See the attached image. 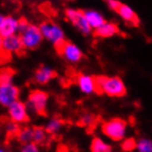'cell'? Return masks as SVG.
<instances>
[{"instance_id":"1","label":"cell","mask_w":152,"mask_h":152,"mask_svg":"<svg viewBox=\"0 0 152 152\" xmlns=\"http://www.w3.org/2000/svg\"><path fill=\"white\" fill-rule=\"evenodd\" d=\"M97 91L110 97H121L126 95V86L122 80L118 76L107 77L100 75L96 77Z\"/></svg>"},{"instance_id":"2","label":"cell","mask_w":152,"mask_h":152,"mask_svg":"<svg viewBox=\"0 0 152 152\" xmlns=\"http://www.w3.org/2000/svg\"><path fill=\"white\" fill-rule=\"evenodd\" d=\"M40 30L43 34V38H45L46 40L52 42L56 50L60 49L64 44V42L66 41L62 28L60 26H57L56 23L42 22L40 26Z\"/></svg>"},{"instance_id":"3","label":"cell","mask_w":152,"mask_h":152,"mask_svg":"<svg viewBox=\"0 0 152 152\" xmlns=\"http://www.w3.org/2000/svg\"><path fill=\"white\" fill-rule=\"evenodd\" d=\"M49 100V94L40 89H34L30 93L28 98L27 107L34 114L40 116L46 115V105Z\"/></svg>"},{"instance_id":"4","label":"cell","mask_w":152,"mask_h":152,"mask_svg":"<svg viewBox=\"0 0 152 152\" xmlns=\"http://www.w3.org/2000/svg\"><path fill=\"white\" fill-rule=\"evenodd\" d=\"M127 124L121 118H114L109 121L103 124V132L114 141H120L126 134Z\"/></svg>"},{"instance_id":"5","label":"cell","mask_w":152,"mask_h":152,"mask_svg":"<svg viewBox=\"0 0 152 152\" xmlns=\"http://www.w3.org/2000/svg\"><path fill=\"white\" fill-rule=\"evenodd\" d=\"M19 35L21 37L24 49L28 50L37 49L41 44L42 39H43V34L40 30V27H37V26L31 24V23L30 26Z\"/></svg>"},{"instance_id":"6","label":"cell","mask_w":152,"mask_h":152,"mask_svg":"<svg viewBox=\"0 0 152 152\" xmlns=\"http://www.w3.org/2000/svg\"><path fill=\"white\" fill-rule=\"evenodd\" d=\"M65 15H66V18H67L83 34L87 35L91 33V26L88 24L84 11L69 8V9H66V10H65Z\"/></svg>"},{"instance_id":"7","label":"cell","mask_w":152,"mask_h":152,"mask_svg":"<svg viewBox=\"0 0 152 152\" xmlns=\"http://www.w3.org/2000/svg\"><path fill=\"white\" fill-rule=\"evenodd\" d=\"M19 88L15 86L12 82L0 83V103L2 106L9 107L18 100Z\"/></svg>"},{"instance_id":"8","label":"cell","mask_w":152,"mask_h":152,"mask_svg":"<svg viewBox=\"0 0 152 152\" xmlns=\"http://www.w3.org/2000/svg\"><path fill=\"white\" fill-rule=\"evenodd\" d=\"M24 46H23L22 40L19 34H15L8 38L1 39V51L2 53L7 55L15 53L18 55H22L24 53Z\"/></svg>"},{"instance_id":"9","label":"cell","mask_w":152,"mask_h":152,"mask_svg":"<svg viewBox=\"0 0 152 152\" xmlns=\"http://www.w3.org/2000/svg\"><path fill=\"white\" fill-rule=\"evenodd\" d=\"M8 116H9V119L15 124L27 122L29 120L27 105L20 100H17L15 103L8 107Z\"/></svg>"},{"instance_id":"10","label":"cell","mask_w":152,"mask_h":152,"mask_svg":"<svg viewBox=\"0 0 152 152\" xmlns=\"http://www.w3.org/2000/svg\"><path fill=\"white\" fill-rule=\"evenodd\" d=\"M56 51L66 61L71 62V63H77L83 58V53L80 48L69 41H65L64 44Z\"/></svg>"},{"instance_id":"11","label":"cell","mask_w":152,"mask_h":152,"mask_svg":"<svg viewBox=\"0 0 152 152\" xmlns=\"http://www.w3.org/2000/svg\"><path fill=\"white\" fill-rule=\"evenodd\" d=\"M19 29V20L11 15H1L0 17V35L1 39L8 38L17 34Z\"/></svg>"},{"instance_id":"12","label":"cell","mask_w":152,"mask_h":152,"mask_svg":"<svg viewBox=\"0 0 152 152\" xmlns=\"http://www.w3.org/2000/svg\"><path fill=\"white\" fill-rule=\"evenodd\" d=\"M77 85L84 94H93V93H98L97 91V82L96 77H93L91 75H85V74H78L76 78Z\"/></svg>"},{"instance_id":"13","label":"cell","mask_w":152,"mask_h":152,"mask_svg":"<svg viewBox=\"0 0 152 152\" xmlns=\"http://www.w3.org/2000/svg\"><path fill=\"white\" fill-rule=\"evenodd\" d=\"M54 77H56V72L49 66H41L40 69H37V72L34 74V80L41 85L49 83Z\"/></svg>"},{"instance_id":"14","label":"cell","mask_w":152,"mask_h":152,"mask_svg":"<svg viewBox=\"0 0 152 152\" xmlns=\"http://www.w3.org/2000/svg\"><path fill=\"white\" fill-rule=\"evenodd\" d=\"M117 12H118V15H120L126 22H128L129 24L133 26V27H138V26H139L140 20L138 18V15H136V12L133 11L132 8H130L129 6L122 4L121 7L119 8V10H118Z\"/></svg>"},{"instance_id":"15","label":"cell","mask_w":152,"mask_h":152,"mask_svg":"<svg viewBox=\"0 0 152 152\" xmlns=\"http://www.w3.org/2000/svg\"><path fill=\"white\" fill-rule=\"evenodd\" d=\"M118 33H119V28L117 24L113 22H106L94 32L95 37H98V38H110Z\"/></svg>"},{"instance_id":"16","label":"cell","mask_w":152,"mask_h":152,"mask_svg":"<svg viewBox=\"0 0 152 152\" xmlns=\"http://www.w3.org/2000/svg\"><path fill=\"white\" fill-rule=\"evenodd\" d=\"M84 13H85L86 20H87L88 24L91 26V29L97 30L98 28H100L103 24L106 23L103 15H100L98 11H95V10H86V11H84Z\"/></svg>"},{"instance_id":"17","label":"cell","mask_w":152,"mask_h":152,"mask_svg":"<svg viewBox=\"0 0 152 152\" xmlns=\"http://www.w3.org/2000/svg\"><path fill=\"white\" fill-rule=\"evenodd\" d=\"M17 139L22 145H29L33 142V128L30 127H23L21 128L17 136Z\"/></svg>"},{"instance_id":"18","label":"cell","mask_w":152,"mask_h":152,"mask_svg":"<svg viewBox=\"0 0 152 152\" xmlns=\"http://www.w3.org/2000/svg\"><path fill=\"white\" fill-rule=\"evenodd\" d=\"M91 152H111V147L100 138H94L91 143Z\"/></svg>"},{"instance_id":"19","label":"cell","mask_w":152,"mask_h":152,"mask_svg":"<svg viewBox=\"0 0 152 152\" xmlns=\"http://www.w3.org/2000/svg\"><path fill=\"white\" fill-rule=\"evenodd\" d=\"M63 125H64V121L62 120L61 118H58V117L53 118V119L46 125V127H45L46 132L50 133V134H55V133H57L62 129Z\"/></svg>"},{"instance_id":"20","label":"cell","mask_w":152,"mask_h":152,"mask_svg":"<svg viewBox=\"0 0 152 152\" xmlns=\"http://www.w3.org/2000/svg\"><path fill=\"white\" fill-rule=\"evenodd\" d=\"M46 130L42 127H34L33 128V142L35 145L44 143L46 139Z\"/></svg>"},{"instance_id":"21","label":"cell","mask_w":152,"mask_h":152,"mask_svg":"<svg viewBox=\"0 0 152 152\" xmlns=\"http://www.w3.org/2000/svg\"><path fill=\"white\" fill-rule=\"evenodd\" d=\"M20 129H21V128L18 126V124H15V122L11 121V120H8V121L6 122V133H7L8 138H10V137L17 138Z\"/></svg>"},{"instance_id":"22","label":"cell","mask_w":152,"mask_h":152,"mask_svg":"<svg viewBox=\"0 0 152 152\" xmlns=\"http://www.w3.org/2000/svg\"><path fill=\"white\" fill-rule=\"evenodd\" d=\"M138 152H152V141L147 138H141L137 145Z\"/></svg>"},{"instance_id":"23","label":"cell","mask_w":152,"mask_h":152,"mask_svg":"<svg viewBox=\"0 0 152 152\" xmlns=\"http://www.w3.org/2000/svg\"><path fill=\"white\" fill-rule=\"evenodd\" d=\"M96 116L93 114H85L80 119V124L84 127H93L96 124Z\"/></svg>"},{"instance_id":"24","label":"cell","mask_w":152,"mask_h":152,"mask_svg":"<svg viewBox=\"0 0 152 152\" xmlns=\"http://www.w3.org/2000/svg\"><path fill=\"white\" fill-rule=\"evenodd\" d=\"M138 142L133 138H127L122 141L121 143V149L126 152H131L133 151L134 149H137Z\"/></svg>"},{"instance_id":"25","label":"cell","mask_w":152,"mask_h":152,"mask_svg":"<svg viewBox=\"0 0 152 152\" xmlns=\"http://www.w3.org/2000/svg\"><path fill=\"white\" fill-rule=\"evenodd\" d=\"M21 152H39V148L38 145H35L34 142L32 143H29V145H23Z\"/></svg>"},{"instance_id":"26","label":"cell","mask_w":152,"mask_h":152,"mask_svg":"<svg viewBox=\"0 0 152 152\" xmlns=\"http://www.w3.org/2000/svg\"><path fill=\"white\" fill-rule=\"evenodd\" d=\"M107 4H108V7L110 8L111 10H115V11H118L119 10V8L121 7V2H119L117 0H108L107 1Z\"/></svg>"},{"instance_id":"27","label":"cell","mask_w":152,"mask_h":152,"mask_svg":"<svg viewBox=\"0 0 152 152\" xmlns=\"http://www.w3.org/2000/svg\"><path fill=\"white\" fill-rule=\"evenodd\" d=\"M0 152H4V149H1V150H0Z\"/></svg>"}]
</instances>
